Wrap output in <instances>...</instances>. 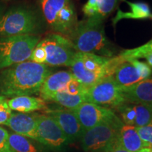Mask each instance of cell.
<instances>
[{
  "mask_svg": "<svg viewBox=\"0 0 152 152\" xmlns=\"http://www.w3.org/2000/svg\"><path fill=\"white\" fill-rule=\"evenodd\" d=\"M50 74L48 66L30 61L11 66L0 71V95L13 98L37 94Z\"/></svg>",
  "mask_w": 152,
  "mask_h": 152,
  "instance_id": "obj_1",
  "label": "cell"
},
{
  "mask_svg": "<svg viewBox=\"0 0 152 152\" xmlns=\"http://www.w3.org/2000/svg\"><path fill=\"white\" fill-rule=\"evenodd\" d=\"M102 19L91 17L78 22L70 37L76 52L112 57L113 51L106 39Z\"/></svg>",
  "mask_w": 152,
  "mask_h": 152,
  "instance_id": "obj_2",
  "label": "cell"
},
{
  "mask_svg": "<svg viewBox=\"0 0 152 152\" xmlns=\"http://www.w3.org/2000/svg\"><path fill=\"white\" fill-rule=\"evenodd\" d=\"M38 4L49 27L70 39L79 22L71 0H38Z\"/></svg>",
  "mask_w": 152,
  "mask_h": 152,
  "instance_id": "obj_3",
  "label": "cell"
},
{
  "mask_svg": "<svg viewBox=\"0 0 152 152\" xmlns=\"http://www.w3.org/2000/svg\"><path fill=\"white\" fill-rule=\"evenodd\" d=\"M70 67L74 77L86 88L115 71L111 57L90 53L76 52Z\"/></svg>",
  "mask_w": 152,
  "mask_h": 152,
  "instance_id": "obj_4",
  "label": "cell"
},
{
  "mask_svg": "<svg viewBox=\"0 0 152 152\" xmlns=\"http://www.w3.org/2000/svg\"><path fill=\"white\" fill-rule=\"evenodd\" d=\"M39 41L40 37L36 35L0 36V71L29 61Z\"/></svg>",
  "mask_w": 152,
  "mask_h": 152,
  "instance_id": "obj_5",
  "label": "cell"
},
{
  "mask_svg": "<svg viewBox=\"0 0 152 152\" xmlns=\"http://www.w3.org/2000/svg\"><path fill=\"white\" fill-rule=\"evenodd\" d=\"M38 28L39 22L36 14L24 7L11 9L0 18V36L35 35Z\"/></svg>",
  "mask_w": 152,
  "mask_h": 152,
  "instance_id": "obj_6",
  "label": "cell"
},
{
  "mask_svg": "<svg viewBox=\"0 0 152 152\" xmlns=\"http://www.w3.org/2000/svg\"><path fill=\"white\" fill-rule=\"evenodd\" d=\"M45 49L47 58L45 65L71 66L76 51L71 39L57 33H51L39 42Z\"/></svg>",
  "mask_w": 152,
  "mask_h": 152,
  "instance_id": "obj_7",
  "label": "cell"
},
{
  "mask_svg": "<svg viewBox=\"0 0 152 152\" xmlns=\"http://www.w3.org/2000/svg\"><path fill=\"white\" fill-rule=\"evenodd\" d=\"M121 122L120 119L85 130L80 138L83 149L87 152H106L117 140L118 128Z\"/></svg>",
  "mask_w": 152,
  "mask_h": 152,
  "instance_id": "obj_8",
  "label": "cell"
},
{
  "mask_svg": "<svg viewBox=\"0 0 152 152\" xmlns=\"http://www.w3.org/2000/svg\"><path fill=\"white\" fill-rule=\"evenodd\" d=\"M86 102L104 107H117L125 103L121 88L113 76H106L87 89Z\"/></svg>",
  "mask_w": 152,
  "mask_h": 152,
  "instance_id": "obj_9",
  "label": "cell"
},
{
  "mask_svg": "<svg viewBox=\"0 0 152 152\" xmlns=\"http://www.w3.org/2000/svg\"><path fill=\"white\" fill-rule=\"evenodd\" d=\"M85 130L104 123H113L120 118L111 109L96 104L84 102L71 110Z\"/></svg>",
  "mask_w": 152,
  "mask_h": 152,
  "instance_id": "obj_10",
  "label": "cell"
},
{
  "mask_svg": "<svg viewBox=\"0 0 152 152\" xmlns=\"http://www.w3.org/2000/svg\"><path fill=\"white\" fill-rule=\"evenodd\" d=\"M151 73V68L147 64L130 59L120 64L112 76L120 88H124L149 78Z\"/></svg>",
  "mask_w": 152,
  "mask_h": 152,
  "instance_id": "obj_11",
  "label": "cell"
},
{
  "mask_svg": "<svg viewBox=\"0 0 152 152\" xmlns=\"http://www.w3.org/2000/svg\"><path fill=\"white\" fill-rule=\"evenodd\" d=\"M37 130L40 143L54 149L69 144L68 140L55 120L47 114H36Z\"/></svg>",
  "mask_w": 152,
  "mask_h": 152,
  "instance_id": "obj_12",
  "label": "cell"
},
{
  "mask_svg": "<svg viewBox=\"0 0 152 152\" xmlns=\"http://www.w3.org/2000/svg\"><path fill=\"white\" fill-rule=\"evenodd\" d=\"M46 114L50 115L58 123L61 129L67 137L69 143L80 140L85 130L76 115L71 110H47Z\"/></svg>",
  "mask_w": 152,
  "mask_h": 152,
  "instance_id": "obj_13",
  "label": "cell"
},
{
  "mask_svg": "<svg viewBox=\"0 0 152 152\" xmlns=\"http://www.w3.org/2000/svg\"><path fill=\"white\" fill-rule=\"evenodd\" d=\"M36 114L12 113L5 125L16 134L40 142L37 130Z\"/></svg>",
  "mask_w": 152,
  "mask_h": 152,
  "instance_id": "obj_14",
  "label": "cell"
},
{
  "mask_svg": "<svg viewBox=\"0 0 152 152\" xmlns=\"http://www.w3.org/2000/svg\"><path fill=\"white\" fill-rule=\"evenodd\" d=\"M75 77L70 71H61L50 74L44 81L39 94L45 101H51L56 93L64 92Z\"/></svg>",
  "mask_w": 152,
  "mask_h": 152,
  "instance_id": "obj_15",
  "label": "cell"
},
{
  "mask_svg": "<svg viewBox=\"0 0 152 152\" xmlns=\"http://www.w3.org/2000/svg\"><path fill=\"white\" fill-rule=\"evenodd\" d=\"M121 90L125 102L152 107V77L143 80L132 86L121 88Z\"/></svg>",
  "mask_w": 152,
  "mask_h": 152,
  "instance_id": "obj_16",
  "label": "cell"
},
{
  "mask_svg": "<svg viewBox=\"0 0 152 152\" xmlns=\"http://www.w3.org/2000/svg\"><path fill=\"white\" fill-rule=\"evenodd\" d=\"M117 141L129 152H137L142 148L147 147L139 135L137 128L125 124L123 121L118 128Z\"/></svg>",
  "mask_w": 152,
  "mask_h": 152,
  "instance_id": "obj_17",
  "label": "cell"
},
{
  "mask_svg": "<svg viewBox=\"0 0 152 152\" xmlns=\"http://www.w3.org/2000/svg\"><path fill=\"white\" fill-rule=\"evenodd\" d=\"M9 107L11 111L18 113H29L31 112L47 109L45 101L42 98L32 96H18L8 100Z\"/></svg>",
  "mask_w": 152,
  "mask_h": 152,
  "instance_id": "obj_18",
  "label": "cell"
},
{
  "mask_svg": "<svg viewBox=\"0 0 152 152\" xmlns=\"http://www.w3.org/2000/svg\"><path fill=\"white\" fill-rule=\"evenodd\" d=\"M119 0H88L83 8L87 18L96 17L104 20L115 9Z\"/></svg>",
  "mask_w": 152,
  "mask_h": 152,
  "instance_id": "obj_19",
  "label": "cell"
},
{
  "mask_svg": "<svg viewBox=\"0 0 152 152\" xmlns=\"http://www.w3.org/2000/svg\"><path fill=\"white\" fill-rule=\"evenodd\" d=\"M130 7V11H122L119 10L116 16L113 18V25L123 18L132 19H145L152 18V14L149 5L144 2H130L127 1Z\"/></svg>",
  "mask_w": 152,
  "mask_h": 152,
  "instance_id": "obj_20",
  "label": "cell"
},
{
  "mask_svg": "<svg viewBox=\"0 0 152 152\" xmlns=\"http://www.w3.org/2000/svg\"><path fill=\"white\" fill-rule=\"evenodd\" d=\"M86 93V92H85ZM85 93L78 94H72L66 92L56 93L52 98L51 101L54 102L67 109H75L77 106L86 102Z\"/></svg>",
  "mask_w": 152,
  "mask_h": 152,
  "instance_id": "obj_21",
  "label": "cell"
},
{
  "mask_svg": "<svg viewBox=\"0 0 152 152\" xmlns=\"http://www.w3.org/2000/svg\"><path fill=\"white\" fill-rule=\"evenodd\" d=\"M9 143L14 152H38L37 148L28 137L16 133H9Z\"/></svg>",
  "mask_w": 152,
  "mask_h": 152,
  "instance_id": "obj_22",
  "label": "cell"
},
{
  "mask_svg": "<svg viewBox=\"0 0 152 152\" xmlns=\"http://www.w3.org/2000/svg\"><path fill=\"white\" fill-rule=\"evenodd\" d=\"M135 112V128L145 126L152 121V107L143 104H132Z\"/></svg>",
  "mask_w": 152,
  "mask_h": 152,
  "instance_id": "obj_23",
  "label": "cell"
},
{
  "mask_svg": "<svg viewBox=\"0 0 152 152\" xmlns=\"http://www.w3.org/2000/svg\"><path fill=\"white\" fill-rule=\"evenodd\" d=\"M148 54H152V39L149 42L137 48L123 51L119 55L126 61L130 59L138 60V58H143L144 56Z\"/></svg>",
  "mask_w": 152,
  "mask_h": 152,
  "instance_id": "obj_24",
  "label": "cell"
},
{
  "mask_svg": "<svg viewBox=\"0 0 152 152\" xmlns=\"http://www.w3.org/2000/svg\"><path fill=\"white\" fill-rule=\"evenodd\" d=\"M139 135L147 147L152 148V121L145 126L137 128Z\"/></svg>",
  "mask_w": 152,
  "mask_h": 152,
  "instance_id": "obj_25",
  "label": "cell"
},
{
  "mask_svg": "<svg viewBox=\"0 0 152 152\" xmlns=\"http://www.w3.org/2000/svg\"><path fill=\"white\" fill-rule=\"evenodd\" d=\"M46 58L47 55L45 49L38 42L37 45L35 47V49H33V52H32L29 61L37 63V64H45Z\"/></svg>",
  "mask_w": 152,
  "mask_h": 152,
  "instance_id": "obj_26",
  "label": "cell"
},
{
  "mask_svg": "<svg viewBox=\"0 0 152 152\" xmlns=\"http://www.w3.org/2000/svg\"><path fill=\"white\" fill-rule=\"evenodd\" d=\"M0 152H14L9 143V132L0 127Z\"/></svg>",
  "mask_w": 152,
  "mask_h": 152,
  "instance_id": "obj_27",
  "label": "cell"
},
{
  "mask_svg": "<svg viewBox=\"0 0 152 152\" xmlns=\"http://www.w3.org/2000/svg\"><path fill=\"white\" fill-rule=\"evenodd\" d=\"M7 102L8 100L0 103V125H5L12 113Z\"/></svg>",
  "mask_w": 152,
  "mask_h": 152,
  "instance_id": "obj_28",
  "label": "cell"
},
{
  "mask_svg": "<svg viewBox=\"0 0 152 152\" xmlns=\"http://www.w3.org/2000/svg\"><path fill=\"white\" fill-rule=\"evenodd\" d=\"M106 152H129V151H127L126 149H125L124 148H123L122 146L119 144V142L116 140L115 143H114Z\"/></svg>",
  "mask_w": 152,
  "mask_h": 152,
  "instance_id": "obj_29",
  "label": "cell"
},
{
  "mask_svg": "<svg viewBox=\"0 0 152 152\" xmlns=\"http://www.w3.org/2000/svg\"><path fill=\"white\" fill-rule=\"evenodd\" d=\"M143 58H144L147 60L148 65L152 67V54H148L147 55H145V56H144Z\"/></svg>",
  "mask_w": 152,
  "mask_h": 152,
  "instance_id": "obj_30",
  "label": "cell"
},
{
  "mask_svg": "<svg viewBox=\"0 0 152 152\" xmlns=\"http://www.w3.org/2000/svg\"><path fill=\"white\" fill-rule=\"evenodd\" d=\"M4 5H3L2 4L0 3V18H1V16L4 14Z\"/></svg>",
  "mask_w": 152,
  "mask_h": 152,
  "instance_id": "obj_31",
  "label": "cell"
},
{
  "mask_svg": "<svg viewBox=\"0 0 152 152\" xmlns=\"http://www.w3.org/2000/svg\"><path fill=\"white\" fill-rule=\"evenodd\" d=\"M137 152H151V148L144 147V148H142V149L139 150V151Z\"/></svg>",
  "mask_w": 152,
  "mask_h": 152,
  "instance_id": "obj_32",
  "label": "cell"
},
{
  "mask_svg": "<svg viewBox=\"0 0 152 152\" xmlns=\"http://www.w3.org/2000/svg\"><path fill=\"white\" fill-rule=\"evenodd\" d=\"M7 97H5V96H1L0 95V103H1V102H5V101H7Z\"/></svg>",
  "mask_w": 152,
  "mask_h": 152,
  "instance_id": "obj_33",
  "label": "cell"
},
{
  "mask_svg": "<svg viewBox=\"0 0 152 152\" xmlns=\"http://www.w3.org/2000/svg\"><path fill=\"white\" fill-rule=\"evenodd\" d=\"M151 152H152V148H151Z\"/></svg>",
  "mask_w": 152,
  "mask_h": 152,
  "instance_id": "obj_34",
  "label": "cell"
},
{
  "mask_svg": "<svg viewBox=\"0 0 152 152\" xmlns=\"http://www.w3.org/2000/svg\"><path fill=\"white\" fill-rule=\"evenodd\" d=\"M7 1H9V0H7Z\"/></svg>",
  "mask_w": 152,
  "mask_h": 152,
  "instance_id": "obj_35",
  "label": "cell"
}]
</instances>
